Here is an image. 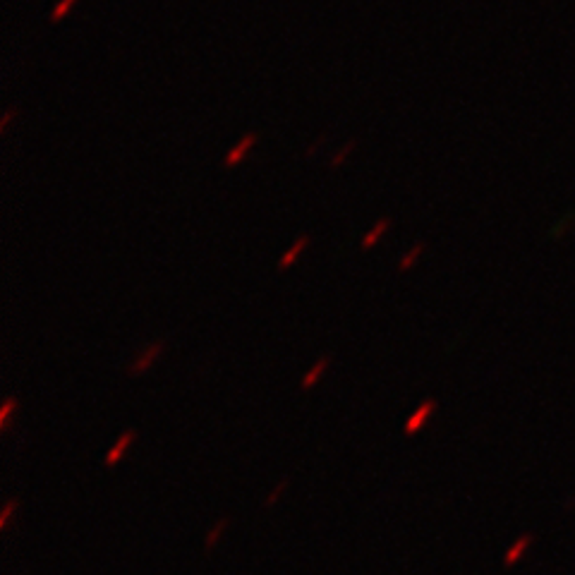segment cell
<instances>
[{"instance_id": "obj_1", "label": "cell", "mask_w": 575, "mask_h": 575, "mask_svg": "<svg viewBox=\"0 0 575 575\" xmlns=\"http://www.w3.org/2000/svg\"><path fill=\"white\" fill-rule=\"evenodd\" d=\"M257 142H259V134H257V132H247L245 137H242L240 142H237L226 154V159H223V165H226V168H235L237 163H242V161L247 159V154L255 149Z\"/></svg>"}, {"instance_id": "obj_2", "label": "cell", "mask_w": 575, "mask_h": 575, "mask_svg": "<svg viewBox=\"0 0 575 575\" xmlns=\"http://www.w3.org/2000/svg\"><path fill=\"white\" fill-rule=\"evenodd\" d=\"M163 350H165V343L163 340H156V343H151V345H146V348L139 353V357L132 362V367H130V374L132 377H139V374H144L146 369L151 367V364L156 362V360L163 355Z\"/></svg>"}, {"instance_id": "obj_3", "label": "cell", "mask_w": 575, "mask_h": 575, "mask_svg": "<svg viewBox=\"0 0 575 575\" xmlns=\"http://www.w3.org/2000/svg\"><path fill=\"white\" fill-rule=\"evenodd\" d=\"M434 412H436V401H432V398H430V401L422 403V406L410 415V420L406 422V434H408V436H412V434L420 432L422 427L427 425V420H430Z\"/></svg>"}, {"instance_id": "obj_4", "label": "cell", "mask_w": 575, "mask_h": 575, "mask_svg": "<svg viewBox=\"0 0 575 575\" xmlns=\"http://www.w3.org/2000/svg\"><path fill=\"white\" fill-rule=\"evenodd\" d=\"M309 242H312L309 235H300V237H297V240L292 242V245L283 252V257L279 259V271H288V269H290V266L297 261V257H300L302 252H305L307 247H309Z\"/></svg>"}, {"instance_id": "obj_5", "label": "cell", "mask_w": 575, "mask_h": 575, "mask_svg": "<svg viewBox=\"0 0 575 575\" xmlns=\"http://www.w3.org/2000/svg\"><path fill=\"white\" fill-rule=\"evenodd\" d=\"M388 228H391V218H388V216L379 218V221L372 226V231H369L367 235L362 237V250H364V252H367V250H374V247L379 245V240H382V237L388 233Z\"/></svg>"}, {"instance_id": "obj_6", "label": "cell", "mask_w": 575, "mask_h": 575, "mask_svg": "<svg viewBox=\"0 0 575 575\" xmlns=\"http://www.w3.org/2000/svg\"><path fill=\"white\" fill-rule=\"evenodd\" d=\"M134 438H137V432H134V430H128V432H125L123 436H120L118 441H115L113 451L108 453V458H106V465H108V467H113L115 462H118L120 458H123V453L128 451V446L134 441Z\"/></svg>"}, {"instance_id": "obj_7", "label": "cell", "mask_w": 575, "mask_h": 575, "mask_svg": "<svg viewBox=\"0 0 575 575\" xmlns=\"http://www.w3.org/2000/svg\"><path fill=\"white\" fill-rule=\"evenodd\" d=\"M425 250H427V242H417V245H412L410 250H408V255H403L401 261H398V271L406 274V271L415 269V264L420 261V257L425 255Z\"/></svg>"}, {"instance_id": "obj_8", "label": "cell", "mask_w": 575, "mask_h": 575, "mask_svg": "<svg viewBox=\"0 0 575 575\" xmlns=\"http://www.w3.org/2000/svg\"><path fill=\"white\" fill-rule=\"evenodd\" d=\"M329 364H331V357H329V355H324V357H319V360H316V364L309 369V372L305 374V379H302V388H305V391H307V388H312V386H314V384L319 382V379L326 374V369H329Z\"/></svg>"}, {"instance_id": "obj_9", "label": "cell", "mask_w": 575, "mask_h": 575, "mask_svg": "<svg viewBox=\"0 0 575 575\" xmlns=\"http://www.w3.org/2000/svg\"><path fill=\"white\" fill-rule=\"evenodd\" d=\"M530 544H532V537H530V535H525V537H520L518 542L513 544V547L508 549V554H506V566H513L515 561H520V556H523L525 554V549L530 547Z\"/></svg>"}, {"instance_id": "obj_10", "label": "cell", "mask_w": 575, "mask_h": 575, "mask_svg": "<svg viewBox=\"0 0 575 575\" xmlns=\"http://www.w3.org/2000/svg\"><path fill=\"white\" fill-rule=\"evenodd\" d=\"M77 3H80V0H58L56 8H53V12H51V22L53 24L62 22V19H65L67 14L72 12V8H75Z\"/></svg>"}, {"instance_id": "obj_11", "label": "cell", "mask_w": 575, "mask_h": 575, "mask_svg": "<svg viewBox=\"0 0 575 575\" xmlns=\"http://www.w3.org/2000/svg\"><path fill=\"white\" fill-rule=\"evenodd\" d=\"M17 401L14 398H5V403H3V410H0V427L3 430H8V425H10V415H12L14 410H17Z\"/></svg>"}, {"instance_id": "obj_12", "label": "cell", "mask_w": 575, "mask_h": 575, "mask_svg": "<svg viewBox=\"0 0 575 575\" xmlns=\"http://www.w3.org/2000/svg\"><path fill=\"white\" fill-rule=\"evenodd\" d=\"M353 149H355V142H350L348 146H345V149H340V151H338V156H336V159H331V168H338V165L343 163L345 159H348V156H350V151H353Z\"/></svg>"}, {"instance_id": "obj_13", "label": "cell", "mask_w": 575, "mask_h": 575, "mask_svg": "<svg viewBox=\"0 0 575 575\" xmlns=\"http://www.w3.org/2000/svg\"><path fill=\"white\" fill-rule=\"evenodd\" d=\"M17 508V501H10L8 506H5V511H3V518H0V528H5L8 525V520H10V515H12V511Z\"/></svg>"}, {"instance_id": "obj_14", "label": "cell", "mask_w": 575, "mask_h": 575, "mask_svg": "<svg viewBox=\"0 0 575 575\" xmlns=\"http://www.w3.org/2000/svg\"><path fill=\"white\" fill-rule=\"evenodd\" d=\"M14 115H17V110H14V108H8V110H5L3 120H0V132H5V130H8V123L14 118Z\"/></svg>"}, {"instance_id": "obj_15", "label": "cell", "mask_w": 575, "mask_h": 575, "mask_svg": "<svg viewBox=\"0 0 575 575\" xmlns=\"http://www.w3.org/2000/svg\"><path fill=\"white\" fill-rule=\"evenodd\" d=\"M226 525H228V520H221V523H218V528H216V532H213V535H209V547H211V544H216L218 535H221V530L226 528Z\"/></svg>"}]
</instances>
